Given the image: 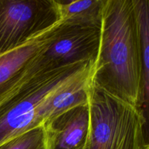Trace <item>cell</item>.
I'll return each instance as SVG.
<instances>
[{
  "label": "cell",
  "mask_w": 149,
  "mask_h": 149,
  "mask_svg": "<svg viewBox=\"0 0 149 149\" xmlns=\"http://www.w3.org/2000/svg\"><path fill=\"white\" fill-rule=\"evenodd\" d=\"M141 43L134 0H107L92 83L136 107Z\"/></svg>",
  "instance_id": "obj_1"
},
{
  "label": "cell",
  "mask_w": 149,
  "mask_h": 149,
  "mask_svg": "<svg viewBox=\"0 0 149 149\" xmlns=\"http://www.w3.org/2000/svg\"><path fill=\"white\" fill-rule=\"evenodd\" d=\"M91 62L40 71L28 80L0 106V145L7 140L43 125V110L49 97L94 66Z\"/></svg>",
  "instance_id": "obj_2"
},
{
  "label": "cell",
  "mask_w": 149,
  "mask_h": 149,
  "mask_svg": "<svg viewBox=\"0 0 149 149\" xmlns=\"http://www.w3.org/2000/svg\"><path fill=\"white\" fill-rule=\"evenodd\" d=\"M90 126L84 149H143V119L136 107L91 81Z\"/></svg>",
  "instance_id": "obj_3"
},
{
  "label": "cell",
  "mask_w": 149,
  "mask_h": 149,
  "mask_svg": "<svg viewBox=\"0 0 149 149\" xmlns=\"http://www.w3.org/2000/svg\"><path fill=\"white\" fill-rule=\"evenodd\" d=\"M57 0H0V55L59 23Z\"/></svg>",
  "instance_id": "obj_4"
},
{
  "label": "cell",
  "mask_w": 149,
  "mask_h": 149,
  "mask_svg": "<svg viewBox=\"0 0 149 149\" xmlns=\"http://www.w3.org/2000/svg\"><path fill=\"white\" fill-rule=\"evenodd\" d=\"M100 39V27L68 24L62 21L59 34L39 57L36 70L52 71L83 62L95 64Z\"/></svg>",
  "instance_id": "obj_5"
},
{
  "label": "cell",
  "mask_w": 149,
  "mask_h": 149,
  "mask_svg": "<svg viewBox=\"0 0 149 149\" xmlns=\"http://www.w3.org/2000/svg\"><path fill=\"white\" fill-rule=\"evenodd\" d=\"M61 26V20L23 46L0 55V106L37 74L39 57L56 39Z\"/></svg>",
  "instance_id": "obj_6"
},
{
  "label": "cell",
  "mask_w": 149,
  "mask_h": 149,
  "mask_svg": "<svg viewBox=\"0 0 149 149\" xmlns=\"http://www.w3.org/2000/svg\"><path fill=\"white\" fill-rule=\"evenodd\" d=\"M43 126L47 149H84L90 133L89 103L53 116Z\"/></svg>",
  "instance_id": "obj_7"
},
{
  "label": "cell",
  "mask_w": 149,
  "mask_h": 149,
  "mask_svg": "<svg viewBox=\"0 0 149 149\" xmlns=\"http://www.w3.org/2000/svg\"><path fill=\"white\" fill-rule=\"evenodd\" d=\"M141 43V71L137 110L143 119V149H149V0H134Z\"/></svg>",
  "instance_id": "obj_8"
},
{
  "label": "cell",
  "mask_w": 149,
  "mask_h": 149,
  "mask_svg": "<svg viewBox=\"0 0 149 149\" xmlns=\"http://www.w3.org/2000/svg\"><path fill=\"white\" fill-rule=\"evenodd\" d=\"M106 2L107 0L57 1L63 22L100 28Z\"/></svg>",
  "instance_id": "obj_9"
},
{
  "label": "cell",
  "mask_w": 149,
  "mask_h": 149,
  "mask_svg": "<svg viewBox=\"0 0 149 149\" xmlns=\"http://www.w3.org/2000/svg\"><path fill=\"white\" fill-rule=\"evenodd\" d=\"M0 149H47L43 125L29 130L0 145Z\"/></svg>",
  "instance_id": "obj_10"
}]
</instances>
